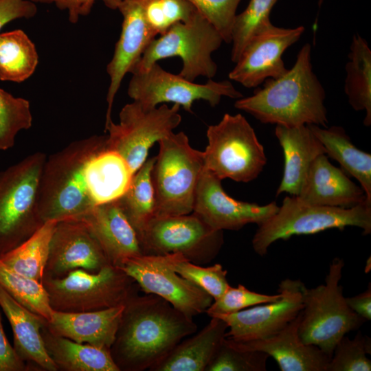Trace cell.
<instances>
[{
	"label": "cell",
	"instance_id": "35",
	"mask_svg": "<svg viewBox=\"0 0 371 371\" xmlns=\"http://www.w3.org/2000/svg\"><path fill=\"white\" fill-rule=\"evenodd\" d=\"M159 257L166 266L204 290L214 300L221 297L230 286L227 280V270L218 263L203 267L189 261L178 253Z\"/></svg>",
	"mask_w": 371,
	"mask_h": 371
},
{
	"label": "cell",
	"instance_id": "5",
	"mask_svg": "<svg viewBox=\"0 0 371 371\" xmlns=\"http://www.w3.org/2000/svg\"><path fill=\"white\" fill-rule=\"evenodd\" d=\"M344 262L335 258L329 266L325 284L302 290L303 309L299 335L306 344L318 347L332 357L338 341L366 322L348 306L339 282Z\"/></svg>",
	"mask_w": 371,
	"mask_h": 371
},
{
	"label": "cell",
	"instance_id": "3",
	"mask_svg": "<svg viewBox=\"0 0 371 371\" xmlns=\"http://www.w3.org/2000/svg\"><path fill=\"white\" fill-rule=\"evenodd\" d=\"M106 148V135H94L71 142L46 158L40 177L38 213L43 223L79 217L95 205L87 191L88 161Z\"/></svg>",
	"mask_w": 371,
	"mask_h": 371
},
{
	"label": "cell",
	"instance_id": "14",
	"mask_svg": "<svg viewBox=\"0 0 371 371\" xmlns=\"http://www.w3.org/2000/svg\"><path fill=\"white\" fill-rule=\"evenodd\" d=\"M121 269L137 282L145 294L164 298L190 318L205 313L214 300L204 290L166 266L159 256L131 258Z\"/></svg>",
	"mask_w": 371,
	"mask_h": 371
},
{
	"label": "cell",
	"instance_id": "6",
	"mask_svg": "<svg viewBox=\"0 0 371 371\" xmlns=\"http://www.w3.org/2000/svg\"><path fill=\"white\" fill-rule=\"evenodd\" d=\"M158 143L159 153L151 172L155 216L190 214L204 169L203 151L193 148L183 132H173Z\"/></svg>",
	"mask_w": 371,
	"mask_h": 371
},
{
	"label": "cell",
	"instance_id": "41",
	"mask_svg": "<svg viewBox=\"0 0 371 371\" xmlns=\"http://www.w3.org/2000/svg\"><path fill=\"white\" fill-rule=\"evenodd\" d=\"M281 297L278 292L275 295H267L249 290L243 284L229 287L218 298L214 300L205 313L210 317L234 313L251 306L273 302Z\"/></svg>",
	"mask_w": 371,
	"mask_h": 371
},
{
	"label": "cell",
	"instance_id": "47",
	"mask_svg": "<svg viewBox=\"0 0 371 371\" xmlns=\"http://www.w3.org/2000/svg\"><path fill=\"white\" fill-rule=\"evenodd\" d=\"M324 0H318V5L320 7L323 2H324Z\"/></svg>",
	"mask_w": 371,
	"mask_h": 371
},
{
	"label": "cell",
	"instance_id": "8",
	"mask_svg": "<svg viewBox=\"0 0 371 371\" xmlns=\"http://www.w3.org/2000/svg\"><path fill=\"white\" fill-rule=\"evenodd\" d=\"M54 311L78 313L109 308L138 295L137 282L121 268L106 265L96 273L83 269L62 278L43 277Z\"/></svg>",
	"mask_w": 371,
	"mask_h": 371
},
{
	"label": "cell",
	"instance_id": "38",
	"mask_svg": "<svg viewBox=\"0 0 371 371\" xmlns=\"http://www.w3.org/2000/svg\"><path fill=\"white\" fill-rule=\"evenodd\" d=\"M145 20L157 36L175 24L188 21L197 11L187 0H139Z\"/></svg>",
	"mask_w": 371,
	"mask_h": 371
},
{
	"label": "cell",
	"instance_id": "26",
	"mask_svg": "<svg viewBox=\"0 0 371 371\" xmlns=\"http://www.w3.org/2000/svg\"><path fill=\"white\" fill-rule=\"evenodd\" d=\"M211 318L203 329L181 341L150 371H205L226 337L228 329L222 319Z\"/></svg>",
	"mask_w": 371,
	"mask_h": 371
},
{
	"label": "cell",
	"instance_id": "43",
	"mask_svg": "<svg viewBox=\"0 0 371 371\" xmlns=\"http://www.w3.org/2000/svg\"><path fill=\"white\" fill-rule=\"evenodd\" d=\"M35 3L54 4L61 10L67 12L68 20L71 23H76L80 17L88 15L98 0H31ZM105 5L113 10H117L122 0H101Z\"/></svg>",
	"mask_w": 371,
	"mask_h": 371
},
{
	"label": "cell",
	"instance_id": "30",
	"mask_svg": "<svg viewBox=\"0 0 371 371\" xmlns=\"http://www.w3.org/2000/svg\"><path fill=\"white\" fill-rule=\"evenodd\" d=\"M346 65L344 91L352 108L365 111L363 124L371 125V50L367 41L355 34Z\"/></svg>",
	"mask_w": 371,
	"mask_h": 371
},
{
	"label": "cell",
	"instance_id": "7",
	"mask_svg": "<svg viewBox=\"0 0 371 371\" xmlns=\"http://www.w3.org/2000/svg\"><path fill=\"white\" fill-rule=\"evenodd\" d=\"M47 156L35 152L0 171V255L42 225L38 213L40 177Z\"/></svg>",
	"mask_w": 371,
	"mask_h": 371
},
{
	"label": "cell",
	"instance_id": "21",
	"mask_svg": "<svg viewBox=\"0 0 371 371\" xmlns=\"http://www.w3.org/2000/svg\"><path fill=\"white\" fill-rule=\"evenodd\" d=\"M74 219L86 225L100 244L109 265L121 268L127 260L144 255L139 236L117 200L95 205Z\"/></svg>",
	"mask_w": 371,
	"mask_h": 371
},
{
	"label": "cell",
	"instance_id": "20",
	"mask_svg": "<svg viewBox=\"0 0 371 371\" xmlns=\"http://www.w3.org/2000/svg\"><path fill=\"white\" fill-rule=\"evenodd\" d=\"M301 312L269 337L248 341H235L225 337V341L239 350L267 354L276 361L281 371H327L331 356L315 346L304 344L300 337Z\"/></svg>",
	"mask_w": 371,
	"mask_h": 371
},
{
	"label": "cell",
	"instance_id": "1",
	"mask_svg": "<svg viewBox=\"0 0 371 371\" xmlns=\"http://www.w3.org/2000/svg\"><path fill=\"white\" fill-rule=\"evenodd\" d=\"M197 328L164 298L137 295L124 305L110 354L120 371L150 370Z\"/></svg>",
	"mask_w": 371,
	"mask_h": 371
},
{
	"label": "cell",
	"instance_id": "28",
	"mask_svg": "<svg viewBox=\"0 0 371 371\" xmlns=\"http://www.w3.org/2000/svg\"><path fill=\"white\" fill-rule=\"evenodd\" d=\"M45 324L41 328V335L45 350L58 370L120 371L109 350L55 335Z\"/></svg>",
	"mask_w": 371,
	"mask_h": 371
},
{
	"label": "cell",
	"instance_id": "17",
	"mask_svg": "<svg viewBox=\"0 0 371 371\" xmlns=\"http://www.w3.org/2000/svg\"><path fill=\"white\" fill-rule=\"evenodd\" d=\"M304 32L303 26L284 28L270 25L249 41L229 73V78L253 88L269 78L280 77L288 70L282 60L283 53Z\"/></svg>",
	"mask_w": 371,
	"mask_h": 371
},
{
	"label": "cell",
	"instance_id": "18",
	"mask_svg": "<svg viewBox=\"0 0 371 371\" xmlns=\"http://www.w3.org/2000/svg\"><path fill=\"white\" fill-rule=\"evenodd\" d=\"M106 265L102 249L82 221L74 218L58 221L43 276L62 278L77 269L96 273Z\"/></svg>",
	"mask_w": 371,
	"mask_h": 371
},
{
	"label": "cell",
	"instance_id": "44",
	"mask_svg": "<svg viewBox=\"0 0 371 371\" xmlns=\"http://www.w3.org/2000/svg\"><path fill=\"white\" fill-rule=\"evenodd\" d=\"M36 13V3L31 0H0V31L12 21L29 19Z\"/></svg>",
	"mask_w": 371,
	"mask_h": 371
},
{
	"label": "cell",
	"instance_id": "15",
	"mask_svg": "<svg viewBox=\"0 0 371 371\" xmlns=\"http://www.w3.org/2000/svg\"><path fill=\"white\" fill-rule=\"evenodd\" d=\"M304 285L300 280L284 279L279 284L278 300L216 316L227 324L225 337L235 341H248L278 333L302 311Z\"/></svg>",
	"mask_w": 371,
	"mask_h": 371
},
{
	"label": "cell",
	"instance_id": "16",
	"mask_svg": "<svg viewBox=\"0 0 371 371\" xmlns=\"http://www.w3.org/2000/svg\"><path fill=\"white\" fill-rule=\"evenodd\" d=\"M221 179L203 169L196 188L193 212L216 230L237 231L250 223H263L278 210L273 201L265 205L237 201L223 190Z\"/></svg>",
	"mask_w": 371,
	"mask_h": 371
},
{
	"label": "cell",
	"instance_id": "40",
	"mask_svg": "<svg viewBox=\"0 0 371 371\" xmlns=\"http://www.w3.org/2000/svg\"><path fill=\"white\" fill-rule=\"evenodd\" d=\"M268 358L260 351L235 348L224 339L205 371H265Z\"/></svg>",
	"mask_w": 371,
	"mask_h": 371
},
{
	"label": "cell",
	"instance_id": "19",
	"mask_svg": "<svg viewBox=\"0 0 371 371\" xmlns=\"http://www.w3.org/2000/svg\"><path fill=\"white\" fill-rule=\"evenodd\" d=\"M117 10L123 20L113 55L106 66L110 83L106 95L105 126L112 120V106L124 76L132 72L150 43L157 37L145 20L139 0H122Z\"/></svg>",
	"mask_w": 371,
	"mask_h": 371
},
{
	"label": "cell",
	"instance_id": "36",
	"mask_svg": "<svg viewBox=\"0 0 371 371\" xmlns=\"http://www.w3.org/2000/svg\"><path fill=\"white\" fill-rule=\"evenodd\" d=\"M278 0H249L246 8L237 14L232 31L231 60L236 63L249 41L267 28L270 14Z\"/></svg>",
	"mask_w": 371,
	"mask_h": 371
},
{
	"label": "cell",
	"instance_id": "37",
	"mask_svg": "<svg viewBox=\"0 0 371 371\" xmlns=\"http://www.w3.org/2000/svg\"><path fill=\"white\" fill-rule=\"evenodd\" d=\"M32 125L30 102L0 88V150L13 147L18 133Z\"/></svg>",
	"mask_w": 371,
	"mask_h": 371
},
{
	"label": "cell",
	"instance_id": "29",
	"mask_svg": "<svg viewBox=\"0 0 371 371\" xmlns=\"http://www.w3.org/2000/svg\"><path fill=\"white\" fill-rule=\"evenodd\" d=\"M308 126L324 146L326 155L359 182L371 204V155L356 147L341 126Z\"/></svg>",
	"mask_w": 371,
	"mask_h": 371
},
{
	"label": "cell",
	"instance_id": "45",
	"mask_svg": "<svg viewBox=\"0 0 371 371\" xmlns=\"http://www.w3.org/2000/svg\"><path fill=\"white\" fill-rule=\"evenodd\" d=\"M28 368L8 340L0 313V371H26Z\"/></svg>",
	"mask_w": 371,
	"mask_h": 371
},
{
	"label": "cell",
	"instance_id": "34",
	"mask_svg": "<svg viewBox=\"0 0 371 371\" xmlns=\"http://www.w3.org/2000/svg\"><path fill=\"white\" fill-rule=\"evenodd\" d=\"M0 285L21 305L51 320L54 310L42 282L12 270L0 260Z\"/></svg>",
	"mask_w": 371,
	"mask_h": 371
},
{
	"label": "cell",
	"instance_id": "27",
	"mask_svg": "<svg viewBox=\"0 0 371 371\" xmlns=\"http://www.w3.org/2000/svg\"><path fill=\"white\" fill-rule=\"evenodd\" d=\"M133 173L126 161L106 148L87 163L85 180L87 194L98 205L118 200L127 190Z\"/></svg>",
	"mask_w": 371,
	"mask_h": 371
},
{
	"label": "cell",
	"instance_id": "2",
	"mask_svg": "<svg viewBox=\"0 0 371 371\" xmlns=\"http://www.w3.org/2000/svg\"><path fill=\"white\" fill-rule=\"evenodd\" d=\"M264 82L253 95L237 99L235 108L263 124L328 126L326 93L313 72L309 43L301 48L295 64L284 74Z\"/></svg>",
	"mask_w": 371,
	"mask_h": 371
},
{
	"label": "cell",
	"instance_id": "23",
	"mask_svg": "<svg viewBox=\"0 0 371 371\" xmlns=\"http://www.w3.org/2000/svg\"><path fill=\"white\" fill-rule=\"evenodd\" d=\"M124 308V305H120L87 312L54 311L45 326L55 335L110 350Z\"/></svg>",
	"mask_w": 371,
	"mask_h": 371
},
{
	"label": "cell",
	"instance_id": "31",
	"mask_svg": "<svg viewBox=\"0 0 371 371\" xmlns=\"http://www.w3.org/2000/svg\"><path fill=\"white\" fill-rule=\"evenodd\" d=\"M156 157L148 158L133 174L125 193L117 200L139 238L148 223L155 216L156 201L151 172Z\"/></svg>",
	"mask_w": 371,
	"mask_h": 371
},
{
	"label": "cell",
	"instance_id": "11",
	"mask_svg": "<svg viewBox=\"0 0 371 371\" xmlns=\"http://www.w3.org/2000/svg\"><path fill=\"white\" fill-rule=\"evenodd\" d=\"M180 106L166 104L148 108L133 101L119 114V122L112 120L105 126L106 148L122 157L134 174L146 161L150 148L167 137L181 122Z\"/></svg>",
	"mask_w": 371,
	"mask_h": 371
},
{
	"label": "cell",
	"instance_id": "33",
	"mask_svg": "<svg viewBox=\"0 0 371 371\" xmlns=\"http://www.w3.org/2000/svg\"><path fill=\"white\" fill-rule=\"evenodd\" d=\"M38 64L35 45L22 30L0 33V80L16 83L28 79Z\"/></svg>",
	"mask_w": 371,
	"mask_h": 371
},
{
	"label": "cell",
	"instance_id": "25",
	"mask_svg": "<svg viewBox=\"0 0 371 371\" xmlns=\"http://www.w3.org/2000/svg\"><path fill=\"white\" fill-rule=\"evenodd\" d=\"M0 308L12 328L14 348L28 368L30 363L41 370L57 371L41 335V328L47 320L21 305L1 285Z\"/></svg>",
	"mask_w": 371,
	"mask_h": 371
},
{
	"label": "cell",
	"instance_id": "32",
	"mask_svg": "<svg viewBox=\"0 0 371 371\" xmlns=\"http://www.w3.org/2000/svg\"><path fill=\"white\" fill-rule=\"evenodd\" d=\"M57 221H48L29 238L0 255V260L12 270L42 282L51 238Z\"/></svg>",
	"mask_w": 371,
	"mask_h": 371
},
{
	"label": "cell",
	"instance_id": "13",
	"mask_svg": "<svg viewBox=\"0 0 371 371\" xmlns=\"http://www.w3.org/2000/svg\"><path fill=\"white\" fill-rule=\"evenodd\" d=\"M127 93L133 101L148 108L173 103L189 113H192L196 100H205L215 106L222 97L236 100L243 97L228 80L208 79L204 84L195 83L164 70L157 63L146 70L133 73Z\"/></svg>",
	"mask_w": 371,
	"mask_h": 371
},
{
	"label": "cell",
	"instance_id": "12",
	"mask_svg": "<svg viewBox=\"0 0 371 371\" xmlns=\"http://www.w3.org/2000/svg\"><path fill=\"white\" fill-rule=\"evenodd\" d=\"M139 240L144 255L178 253L197 265L213 260L224 243L223 231L212 228L194 212L155 216Z\"/></svg>",
	"mask_w": 371,
	"mask_h": 371
},
{
	"label": "cell",
	"instance_id": "10",
	"mask_svg": "<svg viewBox=\"0 0 371 371\" xmlns=\"http://www.w3.org/2000/svg\"><path fill=\"white\" fill-rule=\"evenodd\" d=\"M206 136L204 168L218 179L247 183L263 170L264 147L243 115L225 113L218 123L207 127Z\"/></svg>",
	"mask_w": 371,
	"mask_h": 371
},
{
	"label": "cell",
	"instance_id": "4",
	"mask_svg": "<svg viewBox=\"0 0 371 371\" xmlns=\"http://www.w3.org/2000/svg\"><path fill=\"white\" fill-rule=\"evenodd\" d=\"M346 227H359L363 235L370 234L371 205L362 203L352 207L316 205L304 203L296 196H288L277 212L258 225L251 245L258 255L264 256L278 240L333 228L343 230Z\"/></svg>",
	"mask_w": 371,
	"mask_h": 371
},
{
	"label": "cell",
	"instance_id": "39",
	"mask_svg": "<svg viewBox=\"0 0 371 371\" xmlns=\"http://www.w3.org/2000/svg\"><path fill=\"white\" fill-rule=\"evenodd\" d=\"M370 338L359 331L353 339L344 335L337 344L327 371H370Z\"/></svg>",
	"mask_w": 371,
	"mask_h": 371
},
{
	"label": "cell",
	"instance_id": "9",
	"mask_svg": "<svg viewBox=\"0 0 371 371\" xmlns=\"http://www.w3.org/2000/svg\"><path fill=\"white\" fill-rule=\"evenodd\" d=\"M224 42L218 30L198 11L187 21L179 22L148 45L131 74L146 70L159 60L178 56L182 60L179 75L194 81L203 76L212 79L217 65L212 54Z\"/></svg>",
	"mask_w": 371,
	"mask_h": 371
},
{
	"label": "cell",
	"instance_id": "46",
	"mask_svg": "<svg viewBox=\"0 0 371 371\" xmlns=\"http://www.w3.org/2000/svg\"><path fill=\"white\" fill-rule=\"evenodd\" d=\"M348 306L366 321L371 319V285L367 289L352 297H346Z\"/></svg>",
	"mask_w": 371,
	"mask_h": 371
},
{
	"label": "cell",
	"instance_id": "22",
	"mask_svg": "<svg viewBox=\"0 0 371 371\" xmlns=\"http://www.w3.org/2000/svg\"><path fill=\"white\" fill-rule=\"evenodd\" d=\"M297 197L304 203L330 207H352L368 203L365 192L346 172L333 166L326 154L312 162Z\"/></svg>",
	"mask_w": 371,
	"mask_h": 371
},
{
	"label": "cell",
	"instance_id": "24",
	"mask_svg": "<svg viewBox=\"0 0 371 371\" xmlns=\"http://www.w3.org/2000/svg\"><path fill=\"white\" fill-rule=\"evenodd\" d=\"M275 135L284 157L283 176L276 196L288 193L297 196L314 159L326 150L308 125H276Z\"/></svg>",
	"mask_w": 371,
	"mask_h": 371
},
{
	"label": "cell",
	"instance_id": "42",
	"mask_svg": "<svg viewBox=\"0 0 371 371\" xmlns=\"http://www.w3.org/2000/svg\"><path fill=\"white\" fill-rule=\"evenodd\" d=\"M221 34L223 41L232 42V31L241 0H187Z\"/></svg>",
	"mask_w": 371,
	"mask_h": 371
}]
</instances>
